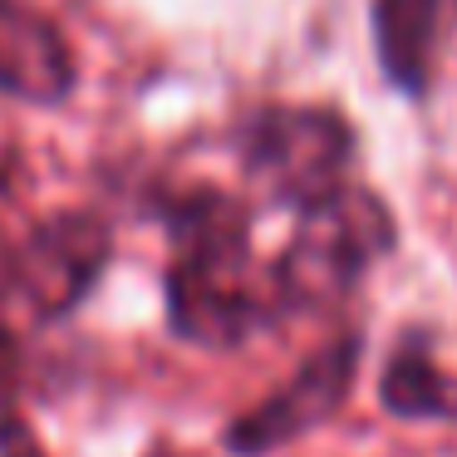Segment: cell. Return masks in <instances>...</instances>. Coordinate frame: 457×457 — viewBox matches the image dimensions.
I'll list each match as a JSON object with an SVG mask.
<instances>
[{"label": "cell", "mask_w": 457, "mask_h": 457, "mask_svg": "<svg viewBox=\"0 0 457 457\" xmlns=\"http://www.w3.org/2000/svg\"><path fill=\"white\" fill-rule=\"evenodd\" d=\"M246 178H256L290 212H310L349 187L354 168V129L339 109L320 104H266L237 133Z\"/></svg>", "instance_id": "obj_3"}, {"label": "cell", "mask_w": 457, "mask_h": 457, "mask_svg": "<svg viewBox=\"0 0 457 457\" xmlns=\"http://www.w3.org/2000/svg\"><path fill=\"white\" fill-rule=\"evenodd\" d=\"M398 241L384 197L369 187H339L329 202L300 212L295 237L270 266V300L276 315L300 310H329L349 300V290L369 276L374 261H384Z\"/></svg>", "instance_id": "obj_2"}, {"label": "cell", "mask_w": 457, "mask_h": 457, "mask_svg": "<svg viewBox=\"0 0 457 457\" xmlns=\"http://www.w3.org/2000/svg\"><path fill=\"white\" fill-rule=\"evenodd\" d=\"M79 64L64 30L30 0H0V94L25 104H64Z\"/></svg>", "instance_id": "obj_6"}, {"label": "cell", "mask_w": 457, "mask_h": 457, "mask_svg": "<svg viewBox=\"0 0 457 457\" xmlns=\"http://www.w3.org/2000/svg\"><path fill=\"white\" fill-rule=\"evenodd\" d=\"M113 261V227L99 212H50L30 237L5 251V295H15L35 320H64L89 300Z\"/></svg>", "instance_id": "obj_4"}, {"label": "cell", "mask_w": 457, "mask_h": 457, "mask_svg": "<svg viewBox=\"0 0 457 457\" xmlns=\"http://www.w3.org/2000/svg\"><path fill=\"white\" fill-rule=\"evenodd\" d=\"M437 15H443V0H369L378 70L403 99H423L433 84Z\"/></svg>", "instance_id": "obj_7"}, {"label": "cell", "mask_w": 457, "mask_h": 457, "mask_svg": "<svg viewBox=\"0 0 457 457\" xmlns=\"http://www.w3.org/2000/svg\"><path fill=\"white\" fill-rule=\"evenodd\" d=\"M172 261L162 270V305L178 339L231 349L276 320L270 290L251 276V207L221 187H182L158 202Z\"/></svg>", "instance_id": "obj_1"}, {"label": "cell", "mask_w": 457, "mask_h": 457, "mask_svg": "<svg viewBox=\"0 0 457 457\" xmlns=\"http://www.w3.org/2000/svg\"><path fill=\"white\" fill-rule=\"evenodd\" d=\"M453 418H457V403H453Z\"/></svg>", "instance_id": "obj_11"}, {"label": "cell", "mask_w": 457, "mask_h": 457, "mask_svg": "<svg viewBox=\"0 0 457 457\" xmlns=\"http://www.w3.org/2000/svg\"><path fill=\"white\" fill-rule=\"evenodd\" d=\"M143 457H187V453H178V447H172V443H153V447H148V453H143Z\"/></svg>", "instance_id": "obj_10"}, {"label": "cell", "mask_w": 457, "mask_h": 457, "mask_svg": "<svg viewBox=\"0 0 457 457\" xmlns=\"http://www.w3.org/2000/svg\"><path fill=\"white\" fill-rule=\"evenodd\" d=\"M0 457H50L15 408V388H0Z\"/></svg>", "instance_id": "obj_9"}, {"label": "cell", "mask_w": 457, "mask_h": 457, "mask_svg": "<svg viewBox=\"0 0 457 457\" xmlns=\"http://www.w3.org/2000/svg\"><path fill=\"white\" fill-rule=\"evenodd\" d=\"M0 329H5V325H0Z\"/></svg>", "instance_id": "obj_12"}, {"label": "cell", "mask_w": 457, "mask_h": 457, "mask_svg": "<svg viewBox=\"0 0 457 457\" xmlns=\"http://www.w3.org/2000/svg\"><path fill=\"white\" fill-rule=\"evenodd\" d=\"M378 403L394 418H453L457 384L437 369L428 329H408L378 374Z\"/></svg>", "instance_id": "obj_8"}, {"label": "cell", "mask_w": 457, "mask_h": 457, "mask_svg": "<svg viewBox=\"0 0 457 457\" xmlns=\"http://www.w3.org/2000/svg\"><path fill=\"white\" fill-rule=\"evenodd\" d=\"M359 354H364V339L359 335H335L286 378L270 398H261L251 413H241L237 423H227L221 447L231 457H266L276 447L305 437L310 428L329 423V418L345 408L349 388L359 374Z\"/></svg>", "instance_id": "obj_5"}]
</instances>
